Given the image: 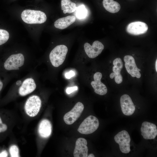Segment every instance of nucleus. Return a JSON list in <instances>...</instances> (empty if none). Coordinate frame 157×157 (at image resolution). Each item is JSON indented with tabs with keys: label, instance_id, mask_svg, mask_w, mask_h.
<instances>
[{
	"label": "nucleus",
	"instance_id": "26",
	"mask_svg": "<svg viewBox=\"0 0 157 157\" xmlns=\"http://www.w3.org/2000/svg\"><path fill=\"white\" fill-rule=\"evenodd\" d=\"M7 129V125L5 124H2L1 127V132H4L6 131Z\"/></svg>",
	"mask_w": 157,
	"mask_h": 157
},
{
	"label": "nucleus",
	"instance_id": "23",
	"mask_svg": "<svg viewBox=\"0 0 157 157\" xmlns=\"http://www.w3.org/2000/svg\"><path fill=\"white\" fill-rule=\"evenodd\" d=\"M9 152L12 157H19V149L16 145H13L11 146L9 149Z\"/></svg>",
	"mask_w": 157,
	"mask_h": 157
},
{
	"label": "nucleus",
	"instance_id": "10",
	"mask_svg": "<svg viewBox=\"0 0 157 157\" xmlns=\"http://www.w3.org/2000/svg\"><path fill=\"white\" fill-rule=\"evenodd\" d=\"M140 130L141 135L145 139H154L157 135L156 125L147 121L142 123Z\"/></svg>",
	"mask_w": 157,
	"mask_h": 157
},
{
	"label": "nucleus",
	"instance_id": "27",
	"mask_svg": "<svg viewBox=\"0 0 157 157\" xmlns=\"http://www.w3.org/2000/svg\"><path fill=\"white\" fill-rule=\"evenodd\" d=\"M8 156V153L6 150L2 151L0 153V157H6Z\"/></svg>",
	"mask_w": 157,
	"mask_h": 157
},
{
	"label": "nucleus",
	"instance_id": "19",
	"mask_svg": "<svg viewBox=\"0 0 157 157\" xmlns=\"http://www.w3.org/2000/svg\"><path fill=\"white\" fill-rule=\"evenodd\" d=\"M103 4L106 10L112 13L118 12L121 8L119 4L114 0H103Z\"/></svg>",
	"mask_w": 157,
	"mask_h": 157
},
{
	"label": "nucleus",
	"instance_id": "15",
	"mask_svg": "<svg viewBox=\"0 0 157 157\" xmlns=\"http://www.w3.org/2000/svg\"><path fill=\"white\" fill-rule=\"evenodd\" d=\"M87 142L85 138H80L76 142L73 155L74 157H87L88 156V148Z\"/></svg>",
	"mask_w": 157,
	"mask_h": 157
},
{
	"label": "nucleus",
	"instance_id": "22",
	"mask_svg": "<svg viewBox=\"0 0 157 157\" xmlns=\"http://www.w3.org/2000/svg\"><path fill=\"white\" fill-rule=\"evenodd\" d=\"M9 37V33L7 31L0 29V45L7 42Z\"/></svg>",
	"mask_w": 157,
	"mask_h": 157
},
{
	"label": "nucleus",
	"instance_id": "1",
	"mask_svg": "<svg viewBox=\"0 0 157 157\" xmlns=\"http://www.w3.org/2000/svg\"><path fill=\"white\" fill-rule=\"evenodd\" d=\"M21 17L25 23L30 24H40L46 22L47 17L43 12L37 10L27 9L23 11Z\"/></svg>",
	"mask_w": 157,
	"mask_h": 157
},
{
	"label": "nucleus",
	"instance_id": "13",
	"mask_svg": "<svg viewBox=\"0 0 157 157\" xmlns=\"http://www.w3.org/2000/svg\"><path fill=\"white\" fill-rule=\"evenodd\" d=\"M102 76V74L101 72H96L93 76L94 81L91 82V85L94 92L101 95H104L107 92V87L101 81Z\"/></svg>",
	"mask_w": 157,
	"mask_h": 157
},
{
	"label": "nucleus",
	"instance_id": "14",
	"mask_svg": "<svg viewBox=\"0 0 157 157\" xmlns=\"http://www.w3.org/2000/svg\"><path fill=\"white\" fill-rule=\"evenodd\" d=\"M148 29V26L145 23L140 21L131 22L127 26L126 30L129 33L137 35L145 33Z\"/></svg>",
	"mask_w": 157,
	"mask_h": 157
},
{
	"label": "nucleus",
	"instance_id": "18",
	"mask_svg": "<svg viewBox=\"0 0 157 157\" xmlns=\"http://www.w3.org/2000/svg\"><path fill=\"white\" fill-rule=\"evenodd\" d=\"M76 20L75 17L70 15L60 18L57 20L54 23L55 27L60 29H65L74 23Z\"/></svg>",
	"mask_w": 157,
	"mask_h": 157
},
{
	"label": "nucleus",
	"instance_id": "5",
	"mask_svg": "<svg viewBox=\"0 0 157 157\" xmlns=\"http://www.w3.org/2000/svg\"><path fill=\"white\" fill-rule=\"evenodd\" d=\"M24 62V58L22 54H13L6 60L3 66L5 69L7 70H17L23 65Z\"/></svg>",
	"mask_w": 157,
	"mask_h": 157
},
{
	"label": "nucleus",
	"instance_id": "16",
	"mask_svg": "<svg viewBox=\"0 0 157 157\" xmlns=\"http://www.w3.org/2000/svg\"><path fill=\"white\" fill-rule=\"evenodd\" d=\"M36 84L33 79L28 78L25 79L19 90V94L26 96L33 92L36 89Z\"/></svg>",
	"mask_w": 157,
	"mask_h": 157
},
{
	"label": "nucleus",
	"instance_id": "12",
	"mask_svg": "<svg viewBox=\"0 0 157 157\" xmlns=\"http://www.w3.org/2000/svg\"><path fill=\"white\" fill-rule=\"evenodd\" d=\"M113 66L112 67V72L110 75V77L111 79L114 78L115 83L118 84L121 83L123 78L121 72L123 67V63L122 59L119 58L115 59L113 62Z\"/></svg>",
	"mask_w": 157,
	"mask_h": 157
},
{
	"label": "nucleus",
	"instance_id": "28",
	"mask_svg": "<svg viewBox=\"0 0 157 157\" xmlns=\"http://www.w3.org/2000/svg\"><path fill=\"white\" fill-rule=\"evenodd\" d=\"M3 86V84L2 81L0 79V93Z\"/></svg>",
	"mask_w": 157,
	"mask_h": 157
},
{
	"label": "nucleus",
	"instance_id": "21",
	"mask_svg": "<svg viewBox=\"0 0 157 157\" xmlns=\"http://www.w3.org/2000/svg\"><path fill=\"white\" fill-rule=\"evenodd\" d=\"M76 11V16L79 19L85 18L87 15V10L83 5L77 7Z\"/></svg>",
	"mask_w": 157,
	"mask_h": 157
},
{
	"label": "nucleus",
	"instance_id": "29",
	"mask_svg": "<svg viewBox=\"0 0 157 157\" xmlns=\"http://www.w3.org/2000/svg\"><path fill=\"white\" fill-rule=\"evenodd\" d=\"M2 124L3 123H2L1 119L0 117V133H1V126Z\"/></svg>",
	"mask_w": 157,
	"mask_h": 157
},
{
	"label": "nucleus",
	"instance_id": "3",
	"mask_svg": "<svg viewBox=\"0 0 157 157\" xmlns=\"http://www.w3.org/2000/svg\"><path fill=\"white\" fill-rule=\"evenodd\" d=\"M99 125V122L98 119L95 116L91 115L84 119L77 130L81 134H89L95 131Z\"/></svg>",
	"mask_w": 157,
	"mask_h": 157
},
{
	"label": "nucleus",
	"instance_id": "31",
	"mask_svg": "<svg viewBox=\"0 0 157 157\" xmlns=\"http://www.w3.org/2000/svg\"><path fill=\"white\" fill-rule=\"evenodd\" d=\"M157 59H156L155 62V69L156 72H157Z\"/></svg>",
	"mask_w": 157,
	"mask_h": 157
},
{
	"label": "nucleus",
	"instance_id": "2",
	"mask_svg": "<svg viewBox=\"0 0 157 157\" xmlns=\"http://www.w3.org/2000/svg\"><path fill=\"white\" fill-rule=\"evenodd\" d=\"M68 48L64 45L56 46L51 52L49 58L53 66L57 67L62 65L65 59Z\"/></svg>",
	"mask_w": 157,
	"mask_h": 157
},
{
	"label": "nucleus",
	"instance_id": "6",
	"mask_svg": "<svg viewBox=\"0 0 157 157\" xmlns=\"http://www.w3.org/2000/svg\"><path fill=\"white\" fill-rule=\"evenodd\" d=\"M115 142L118 144L121 151L124 154L128 153L130 151L131 138L128 132L123 130L118 133L114 137Z\"/></svg>",
	"mask_w": 157,
	"mask_h": 157
},
{
	"label": "nucleus",
	"instance_id": "4",
	"mask_svg": "<svg viewBox=\"0 0 157 157\" xmlns=\"http://www.w3.org/2000/svg\"><path fill=\"white\" fill-rule=\"evenodd\" d=\"M41 106V101L39 97L33 95L26 100L24 109L26 114L30 117L36 116L39 112Z\"/></svg>",
	"mask_w": 157,
	"mask_h": 157
},
{
	"label": "nucleus",
	"instance_id": "17",
	"mask_svg": "<svg viewBox=\"0 0 157 157\" xmlns=\"http://www.w3.org/2000/svg\"><path fill=\"white\" fill-rule=\"evenodd\" d=\"M38 131L42 137L47 138L49 137L52 131V126L49 121L46 119L42 120L39 124Z\"/></svg>",
	"mask_w": 157,
	"mask_h": 157
},
{
	"label": "nucleus",
	"instance_id": "30",
	"mask_svg": "<svg viewBox=\"0 0 157 157\" xmlns=\"http://www.w3.org/2000/svg\"><path fill=\"white\" fill-rule=\"evenodd\" d=\"M95 156L93 154H91L88 156V157H94Z\"/></svg>",
	"mask_w": 157,
	"mask_h": 157
},
{
	"label": "nucleus",
	"instance_id": "8",
	"mask_svg": "<svg viewBox=\"0 0 157 157\" xmlns=\"http://www.w3.org/2000/svg\"><path fill=\"white\" fill-rule=\"evenodd\" d=\"M125 66L127 72L133 77L139 78L141 76L140 71L135 63L134 58L131 55L125 56L124 58Z\"/></svg>",
	"mask_w": 157,
	"mask_h": 157
},
{
	"label": "nucleus",
	"instance_id": "25",
	"mask_svg": "<svg viewBox=\"0 0 157 157\" xmlns=\"http://www.w3.org/2000/svg\"><path fill=\"white\" fill-rule=\"evenodd\" d=\"M74 74L75 73L73 71H70L65 74V76L67 78L69 79L73 76Z\"/></svg>",
	"mask_w": 157,
	"mask_h": 157
},
{
	"label": "nucleus",
	"instance_id": "9",
	"mask_svg": "<svg viewBox=\"0 0 157 157\" xmlns=\"http://www.w3.org/2000/svg\"><path fill=\"white\" fill-rule=\"evenodd\" d=\"M85 52L90 58H93L99 55L104 48L102 43L98 40L94 41L91 45L86 42L84 45Z\"/></svg>",
	"mask_w": 157,
	"mask_h": 157
},
{
	"label": "nucleus",
	"instance_id": "7",
	"mask_svg": "<svg viewBox=\"0 0 157 157\" xmlns=\"http://www.w3.org/2000/svg\"><path fill=\"white\" fill-rule=\"evenodd\" d=\"M84 109L83 104L81 102H78L70 111L64 115L65 122L68 125L72 124L80 117Z\"/></svg>",
	"mask_w": 157,
	"mask_h": 157
},
{
	"label": "nucleus",
	"instance_id": "24",
	"mask_svg": "<svg viewBox=\"0 0 157 157\" xmlns=\"http://www.w3.org/2000/svg\"><path fill=\"white\" fill-rule=\"evenodd\" d=\"M77 89L78 88L77 86L68 88L67 89L66 92L67 94H69L73 91L77 90Z\"/></svg>",
	"mask_w": 157,
	"mask_h": 157
},
{
	"label": "nucleus",
	"instance_id": "11",
	"mask_svg": "<svg viewBox=\"0 0 157 157\" xmlns=\"http://www.w3.org/2000/svg\"><path fill=\"white\" fill-rule=\"evenodd\" d=\"M120 103L123 113L126 115H132L135 110V107L130 97L128 95L124 94L120 99Z\"/></svg>",
	"mask_w": 157,
	"mask_h": 157
},
{
	"label": "nucleus",
	"instance_id": "20",
	"mask_svg": "<svg viewBox=\"0 0 157 157\" xmlns=\"http://www.w3.org/2000/svg\"><path fill=\"white\" fill-rule=\"evenodd\" d=\"M61 9L64 14L74 12L77 8L76 4L70 0H61Z\"/></svg>",
	"mask_w": 157,
	"mask_h": 157
}]
</instances>
